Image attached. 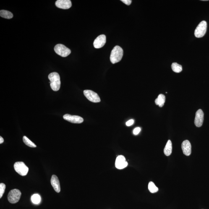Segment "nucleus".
<instances>
[{"mask_svg":"<svg viewBox=\"0 0 209 209\" xmlns=\"http://www.w3.org/2000/svg\"><path fill=\"white\" fill-rule=\"evenodd\" d=\"M50 81V85L52 89L54 91H57L60 88L61 82L60 77L56 72L51 73L48 76Z\"/></svg>","mask_w":209,"mask_h":209,"instance_id":"obj_1","label":"nucleus"},{"mask_svg":"<svg viewBox=\"0 0 209 209\" xmlns=\"http://www.w3.org/2000/svg\"><path fill=\"white\" fill-rule=\"evenodd\" d=\"M123 56L122 48L119 46H116L113 48L110 56V60L113 64L119 62L121 60Z\"/></svg>","mask_w":209,"mask_h":209,"instance_id":"obj_2","label":"nucleus"},{"mask_svg":"<svg viewBox=\"0 0 209 209\" xmlns=\"http://www.w3.org/2000/svg\"><path fill=\"white\" fill-rule=\"evenodd\" d=\"M21 195H22V193L18 189H12L9 192L8 194V200L12 204L17 203L20 200Z\"/></svg>","mask_w":209,"mask_h":209,"instance_id":"obj_3","label":"nucleus"},{"mask_svg":"<svg viewBox=\"0 0 209 209\" xmlns=\"http://www.w3.org/2000/svg\"><path fill=\"white\" fill-rule=\"evenodd\" d=\"M14 168L15 171L21 176H26L29 171V168L23 162H17L14 163Z\"/></svg>","mask_w":209,"mask_h":209,"instance_id":"obj_4","label":"nucleus"},{"mask_svg":"<svg viewBox=\"0 0 209 209\" xmlns=\"http://www.w3.org/2000/svg\"><path fill=\"white\" fill-rule=\"evenodd\" d=\"M54 50L57 54L64 57L69 56L71 53V50L69 48L61 44L56 45Z\"/></svg>","mask_w":209,"mask_h":209,"instance_id":"obj_5","label":"nucleus"},{"mask_svg":"<svg viewBox=\"0 0 209 209\" xmlns=\"http://www.w3.org/2000/svg\"><path fill=\"white\" fill-rule=\"evenodd\" d=\"M207 27V22L206 21H203L201 22L194 32L195 37L198 38L203 37L206 33Z\"/></svg>","mask_w":209,"mask_h":209,"instance_id":"obj_6","label":"nucleus"},{"mask_svg":"<svg viewBox=\"0 0 209 209\" xmlns=\"http://www.w3.org/2000/svg\"><path fill=\"white\" fill-rule=\"evenodd\" d=\"M83 93L85 96L89 101L93 103L100 102L101 100L99 96L96 93L90 90H84Z\"/></svg>","mask_w":209,"mask_h":209,"instance_id":"obj_7","label":"nucleus"},{"mask_svg":"<svg viewBox=\"0 0 209 209\" xmlns=\"http://www.w3.org/2000/svg\"><path fill=\"white\" fill-rule=\"evenodd\" d=\"M63 118L65 120L74 124H81L83 122V118L77 116H72L69 114L64 115Z\"/></svg>","mask_w":209,"mask_h":209,"instance_id":"obj_8","label":"nucleus"},{"mask_svg":"<svg viewBox=\"0 0 209 209\" xmlns=\"http://www.w3.org/2000/svg\"><path fill=\"white\" fill-rule=\"evenodd\" d=\"M128 165V163L126 161V158L123 155H119L116 158L115 166L118 169H122L126 168Z\"/></svg>","mask_w":209,"mask_h":209,"instance_id":"obj_9","label":"nucleus"},{"mask_svg":"<svg viewBox=\"0 0 209 209\" xmlns=\"http://www.w3.org/2000/svg\"><path fill=\"white\" fill-rule=\"evenodd\" d=\"M204 113L202 109H199L196 113L194 124L197 127L202 126L204 121Z\"/></svg>","mask_w":209,"mask_h":209,"instance_id":"obj_10","label":"nucleus"},{"mask_svg":"<svg viewBox=\"0 0 209 209\" xmlns=\"http://www.w3.org/2000/svg\"><path fill=\"white\" fill-rule=\"evenodd\" d=\"M106 42V36L104 35L99 36L94 40L93 46L96 48H100L104 46Z\"/></svg>","mask_w":209,"mask_h":209,"instance_id":"obj_11","label":"nucleus"},{"mask_svg":"<svg viewBox=\"0 0 209 209\" xmlns=\"http://www.w3.org/2000/svg\"><path fill=\"white\" fill-rule=\"evenodd\" d=\"M55 4L59 8L64 9H69L72 6V3L70 0H57Z\"/></svg>","mask_w":209,"mask_h":209,"instance_id":"obj_12","label":"nucleus"},{"mask_svg":"<svg viewBox=\"0 0 209 209\" xmlns=\"http://www.w3.org/2000/svg\"><path fill=\"white\" fill-rule=\"evenodd\" d=\"M182 149L183 153L186 156H188L192 153V145L188 140H185L182 144Z\"/></svg>","mask_w":209,"mask_h":209,"instance_id":"obj_13","label":"nucleus"},{"mask_svg":"<svg viewBox=\"0 0 209 209\" xmlns=\"http://www.w3.org/2000/svg\"><path fill=\"white\" fill-rule=\"evenodd\" d=\"M51 184L53 189L57 192L59 193L61 192V186L59 180L56 175H52V177Z\"/></svg>","mask_w":209,"mask_h":209,"instance_id":"obj_14","label":"nucleus"},{"mask_svg":"<svg viewBox=\"0 0 209 209\" xmlns=\"http://www.w3.org/2000/svg\"><path fill=\"white\" fill-rule=\"evenodd\" d=\"M172 143L171 140H168L164 149L165 155L167 156H170L172 152Z\"/></svg>","mask_w":209,"mask_h":209,"instance_id":"obj_15","label":"nucleus"},{"mask_svg":"<svg viewBox=\"0 0 209 209\" xmlns=\"http://www.w3.org/2000/svg\"><path fill=\"white\" fill-rule=\"evenodd\" d=\"M166 101V97L163 94H160L155 100V103L157 105H158L160 107H162Z\"/></svg>","mask_w":209,"mask_h":209,"instance_id":"obj_16","label":"nucleus"},{"mask_svg":"<svg viewBox=\"0 0 209 209\" xmlns=\"http://www.w3.org/2000/svg\"><path fill=\"white\" fill-rule=\"evenodd\" d=\"M0 16L1 17L8 19L12 18L13 17L12 13L9 12V11L4 10L0 11Z\"/></svg>","mask_w":209,"mask_h":209,"instance_id":"obj_17","label":"nucleus"},{"mask_svg":"<svg viewBox=\"0 0 209 209\" xmlns=\"http://www.w3.org/2000/svg\"><path fill=\"white\" fill-rule=\"evenodd\" d=\"M171 67L173 71L175 72L179 73L182 70V66L177 64V63H173L172 64Z\"/></svg>","mask_w":209,"mask_h":209,"instance_id":"obj_18","label":"nucleus"},{"mask_svg":"<svg viewBox=\"0 0 209 209\" xmlns=\"http://www.w3.org/2000/svg\"><path fill=\"white\" fill-rule=\"evenodd\" d=\"M22 139H23L24 143H25L26 145L27 146L32 147V148H35V147H37V146L33 142H32L31 141H30V139L27 138V137H26V136H24Z\"/></svg>","mask_w":209,"mask_h":209,"instance_id":"obj_19","label":"nucleus"},{"mask_svg":"<svg viewBox=\"0 0 209 209\" xmlns=\"http://www.w3.org/2000/svg\"><path fill=\"white\" fill-rule=\"evenodd\" d=\"M148 188L149 191L152 193L156 192L158 191V188L155 186L154 183L152 182L149 183Z\"/></svg>","mask_w":209,"mask_h":209,"instance_id":"obj_20","label":"nucleus"},{"mask_svg":"<svg viewBox=\"0 0 209 209\" xmlns=\"http://www.w3.org/2000/svg\"><path fill=\"white\" fill-rule=\"evenodd\" d=\"M31 200L32 202L35 204H38L41 201V197L38 194H34L32 196Z\"/></svg>","mask_w":209,"mask_h":209,"instance_id":"obj_21","label":"nucleus"},{"mask_svg":"<svg viewBox=\"0 0 209 209\" xmlns=\"http://www.w3.org/2000/svg\"><path fill=\"white\" fill-rule=\"evenodd\" d=\"M6 189V185L4 183L0 184V198L2 197L3 194H4L5 190Z\"/></svg>","mask_w":209,"mask_h":209,"instance_id":"obj_22","label":"nucleus"},{"mask_svg":"<svg viewBox=\"0 0 209 209\" xmlns=\"http://www.w3.org/2000/svg\"><path fill=\"white\" fill-rule=\"evenodd\" d=\"M141 130V129L140 128L137 127L134 129L133 132V134H134V135H137L139 134V133L140 132Z\"/></svg>","mask_w":209,"mask_h":209,"instance_id":"obj_23","label":"nucleus"},{"mask_svg":"<svg viewBox=\"0 0 209 209\" xmlns=\"http://www.w3.org/2000/svg\"><path fill=\"white\" fill-rule=\"evenodd\" d=\"M121 1L127 6L130 5L132 3V1L131 0H121Z\"/></svg>","mask_w":209,"mask_h":209,"instance_id":"obj_24","label":"nucleus"},{"mask_svg":"<svg viewBox=\"0 0 209 209\" xmlns=\"http://www.w3.org/2000/svg\"><path fill=\"white\" fill-rule=\"evenodd\" d=\"M134 123V121L133 119H131L130 120H129L127 121L126 123V126H132V125Z\"/></svg>","mask_w":209,"mask_h":209,"instance_id":"obj_25","label":"nucleus"},{"mask_svg":"<svg viewBox=\"0 0 209 209\" xmlns=\"http://www.w3.org/2000/svg\"><path fill=\"white\" fill-rule=\"evenodd\" d=\"M4 142V139L1 137H0V144Z\"/></svg>","mask_w":209,"mask_h":209,"instance_id":"obj_26","label":"nucleus"}]
</instances>
